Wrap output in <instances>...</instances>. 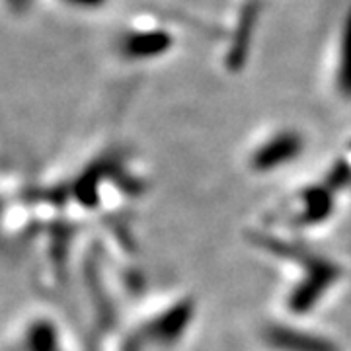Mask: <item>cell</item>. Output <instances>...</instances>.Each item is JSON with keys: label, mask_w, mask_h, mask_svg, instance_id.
<instances>
[{"label": "cell", "mask_w": 351, "mask_h": 351, "mask_svg": "<svg viewBox=\"0 0 351 351\" xmlns=\"http://www.w3.org/2000/svg\"><path fill=\"white\" fill-rule=\"evenodd\" d=\"M172 39L166 32H141V34H129L123 39V53L127 57H154L170 47Z\"/></svg>", "instance_id": "1"}, {"label": "cell", "mask_w": 351, "mask_h": 351, "mask_svg": "<svg viewBox=\"0 0 351 351\" xmlns=\"http://www.w3.org/2000/svg\"><path fill=\"white\" fill-rule=\"evenodd\" d=\"M299 147H301V143H299V138L295 137V135H291V133L289 135H281L276 141L267 143L262 151L256 154V166H262V168L276 166V164L291 158L295 152L299 151Z\"/></svg>", "instance_id": "2"}, {"label": "cell", "mask_w": 351, "mask_h": 351, "mask_svg": "<svg viewBox=\"0 0 351 351\" xmlns=\"http://www.w3.org/2000/svg\"><path fill=\"white\" fill-rule=\"evenodd\" d=\"M339 78L338 84L341 92L351 98V16L343 32V41H341V63H339Z\"/></svg>", "instance_id": "3"}, {"label": "cell", "mask_w": 351, "mask_h": 351, "mask_svg": "<svg viewBox=\"0 0 351 351\" xmlns=\"http://www.w3.org/2000/svg\"><path fill=\"white\" fill-rule=\"evenodd\" d=\"M66 2H73V4H80V6H98L104 0H66Z\"/></svg>", "instance_id": "4"}]
</instances>
